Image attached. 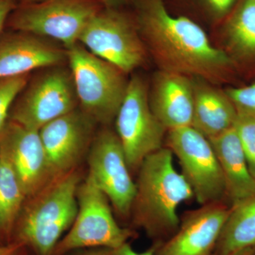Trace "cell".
<instances>
[{
  "label": "cell",
  "instance_id": "obj_5",
  "mask_svg": "<svg viewBox=\"0 0 255 255\" xmlns=\"http://www.w3.org/2000/svg\"><path fill=\"white\" fill-rule=\"evenodd\" d=\"M77 198L76 218L52 255L90 248L115 250L135 236L131 230L119 226L112 214L110 201L90 176L80 182Z\"/></svg>",
  "mask_w": 255,
  "mask_h": 255
},
{
  "label": "cell",
  "instance_id": "obj_28",
  "mask_svg": "<svg viewBox=\"0 0 255 255\" xmlns=\"http://www.w3.org/2000/svg\"><path fill=\"white\" fill-rule=\"evenodd\" d=\"M13 8L14 2L12 0H0V33Z\"/></svg>",
  "mask_w": 255,
  "mask_h": 255
},
{
  "label": "cell",
  "instance_id": "obj_6",
  "mask_svg": "<svg viewBox=\"0 0 255 255\" xmlns=\"http://www.w3.org/2000/svg\"><path fill=\"white\" fill-rule=\"evenodd\" d=\"M167 147L177 157L181 173L201 206L226 199L222 169L209 138L192 127L179 128L167 131Z\"/></svg>",
  "mask_w": 255,
  "mask_h": 255
},
{
  "label": "cell",
  "instance_id": "obj_12",
  "mask_svg": "<svg viewBox=\"0 0 255 255\" xmlns=\"http://www.w3.org/2000/svg\"><path fill=\"white\" fill-rule=\"evenodd\" d=\"M230 211L221 202L187 213L172 237L155 243V255H214Z\"/></svg>",
  "mask_w": 255,
  "mask_h": 255
},
{
  "label": "cell",
  "instance_id": "obj_19",
  "mask_svg": "<svg viewBox=\"0 0 255 255\" xmlns=\"http://www.w3.org/2000/svg\"><path fill=\"white\" fill-rule=\"evenodd\" d=\"M224 27L226 53L238 65L255 64V0H239Z\"/></svg>",
  "mask_w": 255,
  "mask_h": 255
},
{
  "label": "cell",
  "instance_id": "obj_8",
  "mask_svg": "<svg viewBox=\"0 0 255 255\" xmlns=\"http://www.w3.org/2000/svg\"><path fill=\"white\" fill-rule=\"evenodd\" d=\"M115 120L130 171L137 170L146 157L164 147L167 130L151 110L147 85L140 77L128 82Z\"/></svg>",
  "mask_w": 255,
  "mask_h": 255
},
{
  "label": "cell",
  "instance_id": "obj_23",
  "mask_svg": "<svg viewBox=\"0 0 255 255\" xmlns=\"http://www.w3.org/2000/svg\"><path fill=\"white\" fill-rule=\"evenodd\" d=\"M234 128L246 155L250 170L255 177V116L238 112Z\"/></svg>",
  "mask_w": 255,
  "mask_h": 255
},
{
  "label": "cell",
  "instance_id": "obj_26",
  "mask_svg": "<svg viewBox=\"0 0 255 255\" xmlns=\"http://www.w3.org/2000/svg\"><path fill=\"white\" fill-rule=\"evenodd\" d=\"M26 248L22 243L13 241L0 245V255H25Z\"/></svg>",
  "mask_w": 255,
  "mask_h": 255
},
{
  "label": "cell",
  "instance_id": "obj_9",
  "mask_svg": "<svg viewBox=\"0 0 255 255\" xmlns=\"http://www.w3.org/2000/svg\"><path fill=\"white\" fill-rule=\"evenodd\" d=\"M78 98L71 73L54 68L32 80L11 107V122L39 130L75 110Z\"/></svg>",
  "mask_w": 255,
  "mask_h": 255
},
{
  "label": "cell",
  "instance_id": "obj_11",
  "mask_svg": "<svg viewBox=\"0 0 255 255\" xmlns=\"http://www.w3.org/2000/svg\"><path fill=\"white\" fill-rule=\"evenodd\" d=\"M89 174L117 213L131 214L136 194L123 147L117 132L109 129L96 137L88 157Z\"/></svg>",
  "mask_w": 255,
  "mask_h": 255
},
{
  "label": "cell",
  "instance_id": "obj_18",
  "mask_svg": "<svg viewBox=\"0 0 255 255\" xmlns=\"http://www.w3.org/2000/svg\"><path fill=\"white\" fill-rule=\"evenodd\" d=\"M193 81L194 114L191 127L211 139L234 127L238 111L225 91L200 78Z\"/></svg>",
  "mask_w": 255,
  "mask_h": 255
},
{
  "label": "cell",
  "instance_id": "obj_15",
  "mask_svg": "<svg viewBox=\"0 0 255 255\" xmlns=\"http://www.w3.org/2000/svg\"><path fill=\"white\" fill-rule=\"evenodd\" d=\"M151 110L167 131L191 127L194 90L187 75L162 70L156 74L149 97Z\"/></svg>",
  "mask_w": 255,
  "mask_h": 255
},
{
  "label": "cell",
  "instance_id": "obj_13",
  "mask_svg": "<svg viewBox=\"0 0 255 255\" xmlns=\"http://www.w3.org/2000/svg\"><path fill=\"white\" fill-rule=\"evenodd\" d=\"M95 121L76 110L47 124L39 130L53 177L73 169L90 143Z\"/></svg>",
  "mask_w": 255,
  "mask_h": 255
},
{
  "label": "cell",
  "instance_id": "obj_32",
  "mask_svg": "<svg viewBox=\"0 0 255 255\" xmlns=\"http://www.w3.org/2000/svg\"><path fill=\"white\" fill-rule=\"evenodd\" d=\"M43 1H46V0H25L26 4H34V3L41 2Z\"/></svg>",
  "mask_w": 255,
  "mask_h": 255
},
{
  "label": "cell",
  "instance_id": "obj_22",
  "mask_svg": "<svg viewBox=\"0 0 255 255\" xmlns=\"http://www.w3.org/2000/svg\"><path fill=\"white\" fill-rule=\"evenodd\" d=\"M28 83V75L0 78V134L7 123L15 100Z\"/></svg>",
  "mask_w": 255,
  "mask_h": 255
},
{
  "label": "cell",
  "instance_id": "obj_2",
  "mask_svg": "<svg viewBox=\"0 0 255 255\" xmlns=\"http://www.w3.org/2000/svg\"><path fill=\"white\" fill-rule=\"evenodd\" d=\"M173 159L170 149L163 147L146 157L137 169L133 222L155 243L165 241L177 232L181 222L179 206L194 198Z\"/></svg>",
  "mask_w": 255,
  "mask_h": 255
},
{
  "label": "cell",
  "instance_id": "obj_31",
  "mask_svg": "<svg viewBox=\"0 0 255 255\" xmlns=\"http://www.w3.org/2000/svg\"><path fill=\"white\" fill-rule=\"evenodd\" d=\"M229 255H255V247L241 250Z\"/></svg>",
  "mask_w": 255,
  "mask_h": 255
},
{
  "label": "cell",
  "instance_id": "obj_24",
  "mask_svg": "<svg viewBox=\"0 0 255 255\" xmlns=\"http://www.w3.org/2000/svg\"><path fill=\"white\" fill-rule=\"evenodd\" d=\"M238 112L255 116V82L249 85L225 90Z\"/></svg>",
  "mask_w": 255,
  "mask_h": 255
},
{
  "label": "cell",
  "instance_id": "obj_21",
  "mask_svg": "<svg viewBox=\"0 0 255 255\" xmlns=\"http://www.w3.org/2000/svg\"><path fill=\"white\" fill-rule=\"evenodd\" d=\"M26 197L11 161L0 145V241L11 242Z\"/></svg>",
  "mask_w": 255,
  "mask_h": 255
},
{
  "label": "cell",
  "instance_id": "obj_14",
  "mask_svg": "<svg viewBox=\"0 0 255 255\" xmlns=\"http://www.w3.org/2000/svg\"><path fill=\"white\" fill-rule=\"evenodd\" d=\"M4 147L25 195L39 193L53 178L39 130L9 121L0 134Z\"/></svg>",
  "mask_w": 255,
  "mask_h": 255
},
{
  "label": "cell",
  "instance_id": "obj_30",
  "mask_svg": "<svg viewBox=\"0 0 255 255\" xmlns=\"http://www.w3.org/2000/svg\"><path fill=\"white\" fill-rule=\"evenodd\" d=\"M98 1H100L101 3L105 4L106 6L110 8V9H112V8L123 4L127 0H98Z\"/></svg>",
  "mask_w": 255,
  "mask_h": 255
},
{
  "label": "cell",
  "instance_id": "obj_33",
  "mask_svg": "<svg viewBox=\"0 0 255 255\" xmlns=\"http://www.w3.org/2000/svg\"><path fill=\"white\" fill-rule=\"evenodd\" d=\"M1 244H4V243H1V241H0V245H1Z\"/></svg>",
  "mask_w": 255,
  "mask_h": 255
},
{
  "label": "cell",
  "instance_id": "obj_27",
  "mask_svg": "<svg viewBox=\"0 0 255 255\" xmlns=\"http://www.w3.org/2000/svg\"><path fill=\"white\" fill-rule=\"evenodd\" d=\"M156 250L155 244L148 250L142 253H137L131 248L128 243H126L120 248L112 250V255H155Z\"/></svg>",
  "mask_w": 255,
  "mask_h": 255
},
{
  "label": "cell",
  "instance_id": "obj_20",
  "mask_svg": "<svg viewBox=\"0 0 255 255\" xmlns=\"http://www.w3.org/2000/svg\"><path fill=\"white\" fill-rule=\"evenodd\" d=\"M255 247V195L231 206L214 255Z\"/></svg>",
  "mask_w": 255,
  "mask_h": 255
},
{
  "label": "cell",
  "instance_id": "obj_16",
  "mask_svg": "<svg viewBox=\"0 0 255 255\" xmlns=\"http://www.w3.org/2000/svg\"><path fill=\"white\" fill-rule=\"evenodd\" d=\"M65 54L29 33L18 32L0 39V78L28 75L32 70L58 66Z\"/></svg>",
  "mask_w": 255,
  "mask_h": 255
},
{
  "label": "cell",
  "instance_id": "obj_1",
  "mask_svg": "<svg viewBox=\"0 0 255 255\" xmlns=\"http://www.w3.org/2000/svg\"><path fill=\"white\" fill-rule=\"evenodd\" d=\"M139 24L163 70L213 83L227 81L237 70L226 50L215 47L199 25L171 14L162 0H144Z\"/></svg>",
  "mask_w": 255,
  "mask_h": 255
},
{
  "label": "cell",
  "instance_id": "obj_4",
  "mask_svg": "<svg viewBox=\"0 0 255 255\" xmlns=\"http://www.w3.org/2000/svg\"><path fill=\"white\" fill-rule=\"evenodd\" d=\"M82 111L95 122L108 124L117 117L128 82L125 73L78 44L66 53Z\"/></svg>",
  "mask_w": 255,
  "mask_h": 255
},
{
  "label": "cell",
  "instance_id": "obj_29",
  "mask_svg": "<svg viewBox=\"0 0 255 255\" xmlns=\"http://www.w3.org/2000/svg\"><path fill=\"white\" fill-rule=\"evenodd\" d=\"M86 251L70 252L64 255H112V250L107 248H90Z\"/></svg>",
  "mask_w": 255,
  "mask_h": 255
},
{
  "label": "cell",
  "instance_id": "obj_7",
  "mask_svg": "<svg viewBox=\"0 0 255 255\" xmlns=\"http://www.w3.org/2000/svg\"><path fill=\"white\" fill-rule=\"evenodd\" d=\"M99 11L93 0H46L19 8L9 23L16 31L56 40L68 49L79 43L82 32Z\"/></svg>",
  "mask_w": 255,
  "mask_h": 255
},
{
  "label": "cell",
  "instance_id": "obj_3",
  "mask_svg": "<svg viewBox=\"0 0 255 255\" xmlns=\"http://www.w3.org/2000/svg\"><path fill=\"white\" fill-rule=\"evenodd\" d=\"M80 184V174L72 170L54 178L25 211L14 228L13 241L29 248L35 255H53L76 218Z\"/></svg>",
  "mask_w": 255,
  "mask_h": 255
},
{
  "label": "cell",
  "instance_id": "obj_25",
  "mask_svg": "<svg viewBox=\"0 0 255 255\" xmlns=\"http://www.w3.org/2000/svg\"><path fill=\"white\" fill-rule=\"evenodd\" d=\"M210 9L219 17L229 14L239 0H206Z\"/></svg>",
  "mask_w": 255,
  "mask_h": 255
},
{
  "label": "cell",
  "instance_id": "obj_10",
  "mask_svg": "<svg viewBox=\"0 0 255 255\" xmlns=\"http://www.w3.org/2000/svg\"><path fill=\"white\" fill-rule=\"evenodd\" d=\"M79 43L127 74L144 63L145 51L130 20L112 9L99 11L82 32Z\"/></svg>",
  "mask_w": 255,
  "mask_h": 255
},
{
  "label": "cell",
  "instance_id": "obj_17",
  "mask_svg": "<svg viewBox=\"0 0 255 255\" xmlns=\"http://www.w3.org/2000/svg\"><path fill=\"white\" fill-rule=\"evenodd\" d=\"M209 140L222 169L226 199L231 206L255 195V177L250 170L234 127Z\"/></svg>",
  "mask_w": 255,
  "mask_h": 255
}]
</instances>
